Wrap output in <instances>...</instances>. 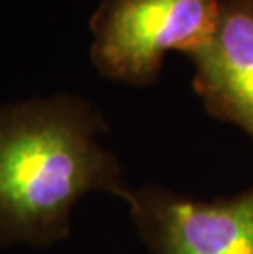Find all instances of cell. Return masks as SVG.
I'll use <instances>...</instances> for the list:
<instances>
[{
    "instance_id": "2",
    "label": "cell",
    "mask_w": 253,
    "mask_h": 254,
    "mask_svg": "<svg viewBox=\"0 0 253 254\" xmlns=\"http://www.w3.org/2000/svg\"><path fill=\"white\" fill-rule=\"evenodd\" d=\"M220 0H104L90 17V59L120 82H156L168 51L186 53L211 35Z\"/></svg>"
},
{
    "instance_id": "3",
    "label": "cell",
    "mask_w": 253,
    "mask_h": 254,
    "mask_svg": "<svg viewBox=\"0 0 253 254\" xmlns=\"http://www.w3.org/2000/svg\"><path fill=\"white\" fill-rule=\"evenodd\" d=\"M125 200L156 254H253V189L222 202L156 189L127 192Z\"/></svg>"
},
{
    "instance_id": "1",
    "label": "cell",
    "mask_w": 253,
    "mask_h": 254,
    "mask_svg": "<svg viewBox=\"0 0 253 254\" xmlns=\"http://www.w3.org/2000/svg\"><path fill=\"white\" fill-rule=\"evenodd\" d=\"M105 123L74 95L0 105V243L51 245L90 190L125 198L120 166L97 143Z\"/></svg>"
},
{
    "instance_id": "4",
    "label": "cell",
    "mask_w": 253,
    "mask_h": 254,
    "mask_svg": "<svg viewBox=\"0 0 253 254\" xmlns=\"http://www.w3.org/2000/svg\"><path fill=\"white\" fill-rule=\"evenodd\" d=\"M186 56L194 63L192 84L209 113L253 139V0H220L211 35Z\"/></svg>"
}]
</instances>
